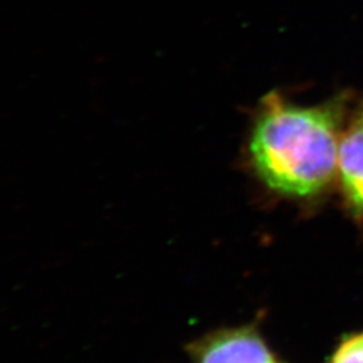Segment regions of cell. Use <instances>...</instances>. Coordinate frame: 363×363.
Instances as JSON below:
<instances>
[{
	"mask_svg": "<svg viewBox=\"0 0 363 363\" xmlns=\"http://www.w3.org/2000/svg\"><path fill=\"white\" fill-rule=\"evenodd\" d=\"M349 97L301 106L271 91L256 109L247 139L250 167L273 193L308 199L337 175L339 144Z\"/></svg>",
	"mask_w": 363,
	"mask_h": 363,
	"instance_id": "cell-1",
	"label": "cell"
},
{
	"mask_svg": "<svg viewBox=\"0 0 363 363\" xmlns=\"http://www.w3.org/2000/svg\"><path fill=\"white\" fill-rule=\"evenodd\" d=\"M193 363H280L252 328L220 330L189 346Z\"/></svg>",
	"mask_w": 363,
	"mask_h": 363,
	"instance_id": "cell-2",
	"label": "cell"
},
{
	"mask_svg": "<svg viewBox=\"0 0 363 363\" xmlns=\"http://www.w3.org/2000/svg\"><path fill=\"white\" fill-rule=\"evenodd\" d=\"M337 178L351 208L363 214V101L346 117L339 144Z\"/></svg>",
	"mask_w": 363,
	"mask_h": 363,
	"instance_id": "cell-3",
	"label": "cell"
},
{
	"mask_svg": "<svg viewBox=\"0 0 363 363\" xmlns=\"http://www.w3.org/2000/svg\"><path fill=\"white\" fill-rule=\"evenodd\" d=\"M331 363H363V334L345 340L337 347Z\"/></svg>",
	"mask_w": 363,
	"mask_h": 363,
	"instance_id": "cell-4",
	"label": "cell"
}]
</instances>
